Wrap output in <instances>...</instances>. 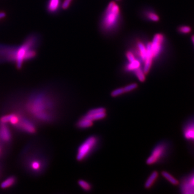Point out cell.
<instances>
[{
	"label": "cell",
	"mask_w": 194,
	"mask_h": 194,
	"mask_svg": "<svg viewBox=\"0 0 194 194\" xmlns=\"http://www.w3.org/2000/svg\"><path fill=\"white\" fill-rule=\"evenodd\" d=\"M59 105L57 95L50 88H43L12 96L4 111L20 112L39 126L52 124L57 120Z\"/></svg>",
	"instance_id": "cell-1"
},
{
	"label": "cell",
	"mask_w": 194,
	"mask_h": 194,
	"mask_svg": "<svg viewBox=\"0 0 194 194\" xmlns=\"http://www.w3.org/2000/svg\"><path fill=\"white\" fill-rule=\"evenodd\" d=\"M22 169L30 175L40 176L46 172L49 164L48 156L39 144L29 143L22 150L19 158Z\"/></svg>",
	"instance_id": "cell-2"
},
{
	"label": "cell",
	"mask_w": 194,
	"mask_h": 194,
	"mask_svg": "<svg viewBox=\"0 0 194 194\" xmlns=\"http://www.w3.org/2000/svg\"><path fill=\"white\" fill-rule=\"evenodd\" d=\"M0 122L9 125L12 130L22 134L34 135L38 130L35 123L16 111H4L0 116Z\"/></svg>",
	"instance_id": "cell-3"
},
{
	"label": "cell",
	"mask_w": 194,
	"mask_h": 194,
	"mask_svg": "<svg viewBox=\"0 0 194 194\" xmlns=\"http://www.w3.org/2000/svg\"><path fill=\"white\" fill-rule=\"evenodd\" d=\"M121 21L120 6L114 1L111 2L104 12L100 22L101 30L106 34L115 32L119 28Z\"/></svg>",
	"instance_id": "cell-4"
},
{
	"label": "cell",
	"mask_w": 194,
	"mask_h": 194,
	"mask_svg": "<svg viewBox=\"0 0 194 194\" xmlns=\"http://www.w3.org/2000/svg\"><path fill=\"white\" fill-rule=\"evenodd\" d=\"M99 139L96 136L92 135L86 139L78 148L76 155L78 161H82L91 153L96 147Z\"/></svg>",
	"instance_id": "cell-5"
},
{
	"label": "cell",
	"mask_w": 194,
	"mask_h": 194,
	"mask_svg": "<svg viewBox=\"0 0 194 194\" xmlns=\"http://www.w3.org/2000/svg\"><path fill=\"white\" fill-rule=\"evenodd\" d=\"M168 150V144L160 142L154 147L150 156L146 160V163L148 165H153L160 162L166 155Z\"/></svg>",
	"instance_id": "cell-6"
},
{
	"label": "cell",
	"mask_w": 194,
	"mask_h": 194,
	"mask_svg": "<svg viewBox=\"0 0 194 194\" xmlns=\"http://www.w3.org/2000/svg\"><path fill=\"white\" fill-rule=\"evenodd\" d=\"M166 38L164 34L158 33L154 35L150 42V47L154 59L159 58L164 51Z\"/></svg>",
	"instance_id": "cell-7"
},
{
	"label": "cell",
	"mask_w": 194,
	"mask_h": 194,
	"mask_svg": "<svg viewBox=\"0 0 194 194\" xmlns=\"http://www.w3.org/2000/svg\"><path fill=\"white\" fill-rule=\"evenodd\" d=\"M0 141L10 147L13 142L12 128L9 125L0 122Z\"/></svg>",
	"instance_id": "cell-8"
},
{
	"label": "cell",
	"mask_w": 194,
	"mask_h": 194,
	"mask_svg": "<svg viewBox=\"0 0 194 194\" xmlns=\"http://www.w3.org/2000/svg\"><path fill=\"white\" fill-rule=\"evenodd\" d=\"M106 116L107 113L106 109L103 107H99L88 111L83 117L93 122L94 121L102 120L106 118Z\"/></svg>",
	"instance_id": "cell-9"
},
{
	"label": "cell",
	"mask_w": 194,
	"mask_h": 194,
	"mask_svg": "<svg viewBox=\"0 0 194 194\" xmlns=\"http://www.w3.org/2000/svg\"><path fill=\"white\" fill-rule=\"evenodd\" d=\"M181 190L183 194H194V173L183 181Z\"/></svg>",
	"instance_id": "cell-10"
},
{
	"label": "cell",
	"mask_w": 194,
	"mask_h": 194,
	"mask_svg": "<svg viewBox=\"0 0 194 194\" xmlns=\"http://www.w3.org/2000/svg\"><path fill=\"white\" fill-rule=\"evenodd\" d=\"M136 57L139 58L142 63H144L146 58V44H144L141 40H139L135 44V50L134 51Z\"/></svg>",
	"instance_id": "cell-11"
},
{
	"label": "cell",
	"mask_w": 194,
	"mask_h": 194,
	"mask_svg": "<svg viewBox=\"0 0 194 194\" xmlns=\"http://www.w3.org/2000/svg\"><path fill=\"white\" fill-rule=\"evenodd\" d=\"M17 183V177L15 175H10L0 183V188L2 190H8L16 186Z\"/></svg>",
	"instance_id": "cell-12"
},
{
	"label": "cell",
	"mask_w": 194,
	"mask_h": 194,
	"mask_svg": "<svg viewBox=\"0 0 194 194\" xmlns=\"http://www.w3.org/2000/svg\"><path fill=\"white\" fill-rule=\"evenodd\" d=\"M61 6V0H48L46 9L49 13L54 14L59 10Z\"/></svg>",
	"instance_id": "cell-13"
},
{
	"label": "cell",
	"mask_w": 194,
	"mask_h": 194,
	"mask_svg": "<svg viewBox=\"0 0 194 194\" xmlns=\"http://www.w3.org/2000/svg\"><path fill=\"white\" fill-rule=\"evenodd\" d=\"M141 61L139 59L136 58L131 62H128L125 66V70L127 72H133L138 69L141 68Z\"/></svg>",
	"instance_id": "cell-14"
},
{
	"label": "cell",
	"mask_w": 194,
	"mask_h": 194,
	"mask_svg": "<svg viewBox=\"0 0 194 194\" xmlns=\"http://www.w3.org/2000/svg\"><path fill=\"white\" fill-rule=\"evenodd\" d=\"M144 17L149 21L152 22H158L160 21V16L158 14H156L154 10H144Z\"/></svg>",
	"instance_id": "cell-15"
},
{
	"label": "cell",
	"mask_w": 194,
	"mask_h": 194,
	"mask_svg": "<svg viewBox=\"0 0 194 194\" xmlns=\"http://www.w3.org/2000/svg\"><path fill=\"white\" fill-rule=\"evenodd\" d=\"M158 176L159 173L157 171L153 172L145 182L144 188L146 189H149V188H151L153 186L154 183L156 181Z\"/></svg>",
	"instance_id": "cell-16"
},
{
	"label": "cell",
	"mask_w": 194,
	"mask_h": 194,
	"mask_svg": "<svg viewBox=\"0 0 194 194\" xmlns=\"http://www.w3.org/2000/svg\"><path fill=\"white\" fill-rule=\"evenodd\" d=\"M93 122L82 116L77 122L76 126L80 129H86L92 127Z\"/></svg>",
	"instance_id": "cell-17"
},
{
	"label": "cell",
	"mask_w": 194,
	"mask_h": 194,
	"mask_svg": "<svg viewBox=\"0 0 194 194\" xmlns=\"http://www.w3.org/2000/svg\"><path fill=\"white\" fill-rule=\"evenodd\" d=\"M162 176L164 177L166 180L168 181V182L174 185V186H177L179 184L178 181L174 177V176L172 175L169 173L167 172L166 171H163L161 173Z\"/></svg>",
	"instance_id": "cell-18"
},
{
	"label": "cell",
	"mask_w": 194,
	"mask_h": 194,
	"mask_svg": "<svg viewBox=\"0 0 194 194\" xmlns=\"http://www.w3.org/2000/svg\"><path fill=\"white\" fill-rule=\"evenodd\" d=\"M10 147L0 141V161H3L8 155Z\"/></svg>",
	"instance_id": "cell-19"
},
{
	"label": "cell",
	"mask_w": 194,
	"mask_h": 194,
	"mask_svg": "<svg viewBox=\"0 0 194 194\" xmlns=\"http://www.w3.org/2000/svg\"><path fill=\"white\" fill-rule=\"evenodd\" d=\"M177 32L181 35L189 34L192 31V29L189 26L187 25H181L177 28Z\"/></svg>",
	"instance_id": "cell-20"
},
{
	"label": "cell",
	"mask_w": 194,
	"mask_h": 194,
	"mask_svg": "<svg viewBox=\"0 0 194 194\" xmlns=\"http://www.w3.org/2000/svg\"><path fill=\"white\" fill-rule=\"evenodd\" d=\"M134 74L140 82H144L146 80V75L142 68L137 69L134 72Z\"/></svg>",
	"instance_id": "cell-21"
},
{
	"label": "cell",
	"mask_w": 194,
	"mask_h": 194,
	"mask_svg": "<svg viewBox=\"0 0 194 194\" xmlns=\"http://www.w3.org/2000/svg\"><path fill=\"white\" fill-rule=\"evenodd\" d=\"M78 185L85 192H90L92 189V186L88 182L83 180L78 181Z\"/></svg>",
	"instance_id": "cell-22"
},
{
	"label": "cell",
	"mask_w": 194,
	"mask_h": 194,
	"mask_svg": "<svg viewBox=\"0 0 194 194\" xmlns=\"http://www.w3.org/2000/svg\"><path fill=\"white\" fill-rule=\"evenodd\" d=\"M125 93L124 90L123 88H116L114 90L112 91L111 93V96L112 97H118L121 96L122 94Z\"/></svg>",
	"instance_id": "cell-23"
},
{
	"label": "cell",
	"mask_w": 194,
	"mask_h": 194,
	"mask_svg": "<svg viewBox=\"0 0 194 194\" xmlns=\"http://www.w3.org/2000/svg\"><path fill=\"white\" fill-rule=\"evenodd\" d=\"M138 85L136 83H132V84H128L127 85L125 86L124 88L125 93H128V92H132L133 91L135 90V89L138 88Z\"/></svg>",
	"instance_id": "cell-24"
},
{
	"label": "cell",
	"mask_w": 194,
	"mask_h": 194,
	"mask_svg": "<svg viewBox=\"0 0 194 194\" xmlns=\"http://www.w3.org/2000/svg\"><path fill=\"white\" fill-rule=\"evenodd\" d=\"M72 0H64L62 3V8L64 10L67 9L70 6Z\"/></svg>",
	"instance_id": "cell-25"
},
{
	"label": "cell",
	"mask_w": 194,
	"mask_h": 194,
	"mask_svg": "<svg viewBox=\"0 0 194 194\" xmlns=\"http://www.w3.org/2000/svg\"><path fill=\"white\" fill-rule=\"evenodd\" d=\"M4 172V164L2 161H0V179L3 176Z\"/></svg>",
	"instance_id": "cell-26"
},
{
	"label": "cell",
	"mask_w": 194,
	"mask_h": 194,
	"mask_svg": "<svg viewBox=\"0 0 194 194\" xmlns=\"http://www.w3.org/2000/svg\"><path fill=\"white\" fill-rule=\"evenodd\" d=\"M6 16V14L3 12H0V20H1L2 18H4Z\"/></svg>",
	"instance_id": "cell-27"
},
{
	"label": "cell",
	"mask_w": 194,
	"mask_h": 194,
	"mask_svg": "<svg viewBox=\"0 0 194 194\" xmlns=\"http://www.w3.org/2000/svg\"><path fill=\"white\" fill-rule=\"evenodd\" d=\"M191 40H192V44L194 45V35H192V38H191Z\"/></svg>",
	"instance_id": "cell-28"
}]
</instances>
